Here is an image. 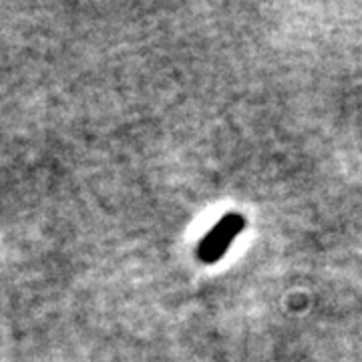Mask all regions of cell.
I'll list each match as a JSON object with an SVG mask.
<instances>
[{"label":"cell","instance_id":"obj_1","mask_svg":"<svg viewBox=\"0 0 362 362\" xmlns=\"http://www.w3.org/2000/svg\"><path fill=\"white\" fill-rule=\"evenodd\" d=\"M244 230V218L238 214H230L223 220L207 233V238L202 242V246L197 250V256L206 264H214L226 254L228 246L232 244V240L238 233Z\"/></svg>","mask_w":362,"mask_h":362}]
</instances>
